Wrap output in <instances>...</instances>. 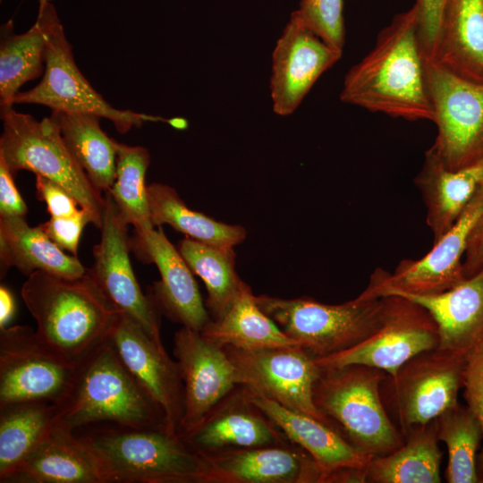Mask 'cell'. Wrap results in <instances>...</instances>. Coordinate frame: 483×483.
<instances>
[{"label":"cell","instance_id":"obj_1","mask_svg":"<svg viewBox=\"0 0 483 483\" xmlns=\"http://www.w3.org/2000/svg\"><path fill=\"white\" fill-rule=\"evenodd\" d=\"M418 28L415 2L393 18L371 51L349 70L340 99L394 118L433 122Z\"/></svg>","mask_w":483,"mask_h":483},{"label":"cell","instance_id":"obj_2","mask_svg":"<svg viewBox=\"0 0 483 483\" xmlns=\"http://www.w3.org/2000/svg\"><path fill=\"white\" fill-rule=\"evenodd\" d=\"M21 293L39 337L75 365L108 338L120 312L89 269L78 278L36 271Z\"/></svg>","mask_w":483,"mask_h":483},{"label":"cell","instance_id":"obj_3","mask_svg":"<svg viewBox=\"0 0 483 483\" xmlns=\"http://www.w3.org/2000/svg\"><path fill=\"white\" fill-rule=\"evenodd\" d=\"M58 424L72 430L108 421L123 428L165 425L108 338L77 367L72 386L58 404Z\"/></svg>","mask_w":483,"mask_h":483},{"label":"cell","instance_id":"obj_4","mask_svg":"<svg viewBox=\"0 0 483 483\" xmlns=\"http://www.w3.org/2000/svg\"><path fill=\"white\" fill-rule=\"evenodd\" d=\"M106 483H208L204 455L165 425L105 430L81 436Z\"/></svg>","mask_w":483,"mask_h":483},{"label":"cell","instance_id":"obj_5","mask_svg":"<svg viewBox=\"0 0 483 483\" xmlns=\"http://www.w3.org/2000/svg\"><path fill=\"white\" fill-rule=\"evenodd\" d=\"M386 375L362 364L321 368L313 390L318 411L354 448L371 457L390 453L404 443L381 398Z\"/></svg>","mask_w":483,"mask_h":483},{"label":"cell","instance_id":"obj_6","mask_svg":"<svg viewBox=\"0 0 483 483\" xmlns=\"http://www.w3.org/2000/svg\"><path fill=\"white\" fill-rule=\"evenodd\" d=\"M1 118L0 158L12 174L27 170L58 183L100 229L105 197L66 147L55 121L51 117L38 121L13 107L1 111Z\"/></svg>","mask_w":483,"mask_h":483},{"label":"cell","instance_id":"obj_7","mask_svg":"<svg viewBox=\"0 0 483 483\" xmlns=\"http://www.w3.org/2000/svg\"><path fill=\"white\" fill-rule=\"evenodd\" d=\"M259 308L302 349L322 358L350 349L381 325L382 298L358 296L342 304L313 298L284 299L260 294Z\"/></svg>","mask_w":483,"mask_h":483},{"label":"cell","instance_id":"obj_8","mask_svg":"<svg viewBox=\"0 0 483 483\" xmlns=\"http://www.w3.org/2000/svg\"><path fill=\"white\" fill-rule=\"evenodd\" d=\"M468 358L436 347L403 363L380 385L385 408L403 434L435 419L458 402Z\"/></svg>","mask_w":483,"mask_h":483},{"label":"cell","instance_id":"obj_9","mask_svg":"<svg viewBox=\"0 0 483 483\" xmlns=\"http://www.w3.org/2000/svg\"><path fill=\"white\" fill-rule=\"evenodd\" d=\"M13 104H37L48 106L52 112L94 114L112 122L120 133L140 128L146 122L169 123L162 117L116 109L92 88L75 64L72 46L52 3L42 80L34 88L18 92Z\"/></svg>","mask_w":483,"mask_h":483},{"label":"cell","instance_id":"obj_10","mask_svg":"<svg viewBox=\"0 0 483 483\" xmlns=\"http://www.w3.org/2000/svg\"><path fill=\"white\" fill-rule=\"evenodd\" d=\"M425 75L437 127L428 151L450 170L483 163V82L458 77L427 58Z\"/></svg>","mask_w":483,"mask_h":483},{"label":"cell","instance_id":"obj_11","mask_svg":"<svg viewBox=\"0 0 483 483\" xmlns=\"http://www.w3.org/2000/svg\"><path fill=\"white\" fill-rule=\"evenodd\" d=\"M77 367L29 326L0 329V408L24 402L60 404L72 386Z\"/></svg>","mask_w":483,"mask_h":483},{"label":"cell","instance_id":"obj_12","mask_svg":"<svg viewBox=\"0 0 483 483\" xmlns=\"http://www.w3.org/2000/svg\"><path fill=\"white\" fill-rule=\"evenodd\" d=\"M381 298L383 314L380 326L350 349L315 358L320 368L362 364L393 376L413 356L438 346L436 322L424 306L398 294Z\"/></svg>","mask_w":483,"mask_h":483},{"label":"cell","instance_id":"obj_13","mask_svg":"<svg viewBox=\"0 0 483 483\" xmlns=\"http://www.w3.org/2000/svg\"><path fill=\"white\" fill-rule=\"evenodd\" d=\"M483 214V185L455 224L438 240L432 249L419 259H404L393 274L377 269L363 298H379L389 294L435 295L444 292L465 278L462 260L469 234Z\"/></svg>","mask_w":483,"mask_h":483},{"label":"cell","instance_id":"obj_14","mask_svg":"<svg viewBox=\"0 0 483 483\" xmlns=\"http://www.w3.org/2000/svg\"><path fill=\"white\" fill-rule=\"evenodd\" d=\"M224 348L233 365L238 386L334 428L314 403L313 390L321 368L307 351L299 345L258 350Z\"/></svg>","mask_w":483,"mask_h":483},{"label":"cell","instance_id":"obj_15","mask_svg":"<svg viewBox=\"0 0 483 483\" xmlns=\"http://www.w3.org/2000/svg\"><path fill=\"white\" fill-rule=\"evenodd\" d=\"M102 216L100 242L94 246L89 274L118 311L138 322L157 343L163 344L158 311L141 291L131 261L128 224L108 192Z\"/></svg>","mask_w":483,"mask_h":483},{"label":"cell","instance_id":"obj_16","mask_svg":"<svg viewBox=\"0 0 483 483\" xmlns=\"http://www.w3.org/2000/svg\"><path fill=\"white\" fill-rule=\"evenodd\" d=\"M108 340L123 365L162 412L166 428L179 431L183 412V383L180 368L131 318L119 312Z\"/></svg>","mask_w":483,"mask_h":483},{"label":"cell","instance_id":"obj_17","mask_svg":"<svg viewBox=\"0 0 483 483\" xmlns=\"http://www.w3.org/2000/svg\"><path fill=\"white\" fill-rule=\"evenodd\" d=\"M174 358L183 383V412L178 434L197 427L237 386L224 347L201 331L182 326L174 336Z\"/></svg>","mask_w":483,"mask_h":483},{"label":"cell","instance_id":"obj_18","mask_svg":"<svg viewBox=\"0 0 483 483\" xmlns=\"http://www.w3.org/2000/svg\"><path fill=\"white\" fill-rule=\"evenodd\" d=\"M342 55V50L325 42L292 12L272 55L269 87L274 112L281 116L292 114Z\"/></svg>","mask_w":483,"mask_h":483},{"label":"cell","instance_id":"obj_19","mask_svg":"<svg viewBox=\"0 0 483 483\" xmlns=\"http://www.w3.org/2000/svg\"><path fill=\"white\" fill-rule=\"evenodd\" d=\"M131 250L144 263H154L160 280L154 282L148 297L158 312L174 323L202 331L211 317L202 300L194 274L161 226L135 232Z\"/></svg>","mask_w":483,"mask_h":483},{"label":"cell","instance_id":"obj_20","mask_svg":"<svg viewBox=\"0 0 483 483\" xmlns=\"http://www.w3.org/2000/svg\"><path fill=\"white\" fill-rule=\"evenodd\" d=\"M202 454L208 467V483H320L323 475L300 446L268 445Z\"/></svg>","mask_w":483,"mask_h":483},{"label":"cell","instance_id":"obj_21","mask_svg":"<svg viewBox=\"0 0 483 483\" xmlns=\"http://www.w3.org/2000/svg\"><path fill=\"white\" fill-rule=\"evenodd\" d=\"M197 452L287 445L283 432L247 397L229 394L191 431L181 436Z\"/></svg>","mask_w":483,"mask_h":483},{"label":"cell","instance_id":"obj_22","mask_svg":"<svg viewBox=\"0 0 483 483\" xmlns=\"http://www.w3.org/2000/svg\"><path fill=\"white\" fill-rule=\"evenodd\" d=\"M3 483H106L95 453L74 430L56 424Z\"/></svg>","mask_w":483,"mask_h":483},{"label":"cell","instance_id":"obj_23","mask_svg":"<svg viewBox=\"0 0 483 483\" xmlns=\"http://www.w3.org/2000/svg\"><path fill=\"white\" fill-rule=\"evenodd\" d=\"M242 388L248 399L283 432L288 440L301 447L314 459L323 475L343 467L368 466L372 457L354 448L328 424L284 406L249 387L242 386Z\"/></svg>","mask_w":483,"mask_h":483},{"label":"cell","instance_id":"obj_24","mask_svg":"<svg viewBox=\"0 0 483 483\" xmlns=\"http://www.w3.org/2000/svg\"><path fill=\"white\" fill-rule=\"evenodd\" d=\"M402 296L430 312L438 327L437 347L469 358L483 345V269L438 294Z\"/></svg>","mask_w":483,"mask_h":483},{"label":"cell","instance_id":"obj_25","mask_svg":"<svg viewBox=\"0 0 483 483\" xmlns=\"http://www.w3.org/2000/svg\"><path fill=\"white\" fill-rule=\"evenodd\" d=\"M462 79L483 82V0H447L431 59Z\"/></svg>","mask_w":483,"mask_h":483},{"label":"cell","instance_id":"obj_26","mask_svg":"<svg viewBox=\"0 0 483 483\" xmlns=\"http://www.w3.org/2000/svg\"><path fill=\"white\" fill-rule=\"evenodd\" d=\"M482 178L483 163L450 170L427 151L415 183L426 206V221L434 242L459 219L480 187Z\"/></svg>","mask_w":483,"mask_h":483},{"label":"cell","instance_id":"obj_27","mask_svg":"<svg viewBox=\"0 0 483 483\" xmlns=\"http://www.w3.org/2000/svg\"><path fill=\"white\" fill-rule=\"evenodd\" d=\"M1 278L13 267L30 275L36 271L78 278L88 269L76 256L64 252L39 226L31 227L24 216L0 217Z\"/></svg>","mask_w":483,"mask_h":483},{"label":"cell","instance_id":"obj_28","mask_svg":"<svg viewBox=\"0 0 483 483\" xmlns=\"http://www.w3.org/2000/svg\"><path fill=\"white\" fill-rule=\"evenodd\" d=\"M395 451L372 457L366 468L368 483H439L443 452L438 445L436 419L403 434Z\"/></svg>","mask_w":483,"mask_h":483},{"label":"cell","instance_id":"obj_29","mask_svg":"<svg viewBox=\"0 0 483 483\" xmlns=\"http://www.w3.org/2000/svg\"><path fill=\"white\" fill-rule=\"evenodd\" d=\"M51 2L39 3L35 23L22 34H15L12 21L1 26L0 106L13 107L20 88L45 71L48 12Z\"/></svg>","mask_w":483,"mask_h":483},{"label":"cell","instance_id":"obj_30","mask_svg":"<svg viewBox=\"0 0 483 483\" xmlns=\"http://www.w3.org/2000/svg\"><path fill=\"white\" fill-rule=\"evenodd\" d=\"M201 332L221 347L258 350L298 345L259 308L244 282L227 311L211 319Z\"/></svg>","mask_w":483,"mask_h":483},{"label":"cell","instance_id":"obj_31","mask_svg":"<svg viewBox=\"0 0 483 483\" xmlns=\"http://www.w3.org/2000/svg\"><path fill=\"white\" fill-rule=\"evenodd\" d=\"M147 195L154 226L168 225L188 238L217 247L234 248L246 238L243 226L225 224L192 210L169 185L150 183L147 185Z\"/></svg>","mask_w":483,"mask_h":483},{"label":"cell","instance_id":"obj_32","mask_svg":"<svg viewBox=\"0 0 483 483\" xmlns=\"http://www.w3.org/2000/svg\"><path fill=\"white\" fill-rule=\"evenodd\" d=\"M50 117L72 156L92 183L107 191L115 180L116 149L114 139L100 128V117L81 113L53 111Z\"/></svg>","mask_w":483,"mask_h":483},{"label":"cell","instance_id":"obj_33","mask_svg":"<svg viewBox=\"0 0 483 483\" xmlns=\"http://www.w3.org/2000/svg\"><path fill=\"white\" fill-rule=\"evenodd\" d=\"M58 405L24 402L0 408V482L15 470L58 422Z\"/></svg>","mask_w":483,"mask_h":483},{"label":"cell","instance_id":"obj_34","mask_svg":"<svg viewBox=\"0 0 483 483\" xmlns=\"http://www.w3.org/2000/svg\"><path fill=\"white\" fill-rule=\"evenodd\" d=\"M177 249L192 273L205 284V301L212 319L220 318L239 293L243 281L235 269L233 247L208 245L185 237Z\"/></svg>","mask_w":483,"mask_h":483},{"label":"cell","instance_id":"obj_35","mask_svg":"<svg viewBox=\"0 0 483 483\" xmlns=\"http://www.w3.org/2000/svg\"><path fill=\"white\" fill-rule=\"evenodd\" d=\"M437 438L448 453V483H478L477 457L482 443L479 422L469 406L457 402L436 419Z\"/></svg>","mask_w":483,"mask_h":483},{"label":"cell","instance_id":"obj_36","mask_svg":"<svg viewBox=\"0 0 483 483\" xmlns=\"http://www.w3.org/2000/svg\"><path fill=\"white\" fill-rule=\"evenodd\" d=\"M114 143L116 149L115 180L106 192L110 194L122 217L133 225L135 232L154 228L145 184L149 153L141 146H129L115 140Z\"/></svg>","mask_w":483,"mask_h":483},{"label":"cell","instance_id":"obj_37","mask_svg":"<svg viewBox=\"0 0 483 483\" xmlns=\"http://www.w3.org/2000/svg\"><path fill=\"white\" fill-rule=\"evenodd\" d=\"M344 0H301L295 12L302 22L328 45L343 51Z\"/></svg>","mask_w":483,"mask_h":483},{"label":"cell","instance_id":"obj_38","mask_svg":"<svg viewBox=\"0 0 483 483\" xmlns=\"http://www.w3.org/2000/svg\"><path fill=\"white\" fill-rule=\"evenodd\" d=\"M463 397L478 419L482 431V448L477 457L479 483H483V345L472 352L467 360Z\"/></svg>","mask_w":483,"mask_h":483},{"label":"cell","instance_id":"obj_39","mask_svg":"<svg viewBox=\"0 0 483 483\" xmlns=\"http://www.w3.org/2000/svg\"><path fill=\"white\" fill-rule=\"evenodd\" d=\"M88 223H91V218L88 212L81 208L72 216H51L38 226L59 248L77 257L80 238Z\"/></svg>","mask_w":483,"mask_h":483},{"label":"cell","instance_id":"obj_40","mask_svg":"<svg viewBox=\"0 0 483 483\" xmlns=\"http://www.w3.org/2000/svg\"><path fill=\"white\" fill-rule=\"evenodd\" d=\"M447 0H416L419 10V40L422 53L431 59Z\"/></svg>","mask_w":483,"mask_h":483},{"label":"cell","instance_id":"obj_41","mask_svg":"<svg viewBox=\"0 0 483 483\" xmlns=\"http://www.w3.org/2000/svg\"><path fill=\"white\" fill-rule=\"evenodd\" d=\"M38 199L47 204V211L53 217L72 216L81 208L76 199L61 185L42 175H36Z\"/></svg>","mask_w":483,"mask_h":483},{"label":"cell","instance_id":"obj_42","mask_svg":"<svg viewBox=\"0 0 483 483\" xmlns=\"http://www.w3.org/2000/svg\"><path fill=\"white\" fill-rule=\"evenodd\" d=\"M13 174L0 158V217L26 216V203L16 188Z\"/></svg>","mask_w":483,"mask_h":483},{"label":"cell","instance_id":"obj_43","mask_svg":"<svg viewBox=\"0 0 483 483\" xmlns=\"http://www.w3.org/2000/svg\"><path fill=\"white\" fill-rule=\"evenodd\" d=\"M465 278L483 269V214L472 227L466 244L462 260Z\"/></svg>","mask_w":483,"mask_h":483},{"label":"cell","instance_id":"obj_44","mask_svg":"<svg viewBox=\"0 0 483 483\" xmlns=\"http://www.w3.org/2000/svg\"><path fill=\"white\" fill-rule=\"evenodd\" d=\"M367 468V467H366ZM366 468L343 467L323 475L320 483H366Z\"/></svg>","mask_w":483,"mask_h":483},{"label":"cell","instance_id":"obj_45","mask_svg":"<svg viewBox=\"0 0 483 483\" xmlns=\"http://www.w3.org/2000/svg\"><path fill=\"white\" fill-rule=\"evenodd\" d=\"M15 300L5 285L0 286V329L7 326L15 314Z\"/></svg>","mask_w":483,"mask_h":483},{"label":"cell","instance_id":"obj_46","mask_svg":"<svg viewBox=\"0 0 483 483\" xmlns=\"http://www.w3.org/2000/svg\"><path fill=\"white\" fill-rule=\"evenodd\" d=\"M52 0H38L39 3L51 2Z\"/></svg>","mask_w":483,"mask_h":483},{"label":"cell","instance_id":"obj_47","mask_svg":"<svg viewBox=\"0 0 483 483\" xmlns=\"http://www.w3.org/2000/svg\"><path fill=\"white\" fill-rule=\"evenodd\" d=\"M481 184L483 185V178H482V182H481Z\"/></svg>","mask_w":483,"mask_h":483}]
</instances>
